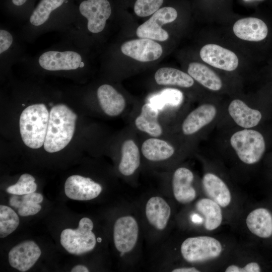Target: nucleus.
<instances>
[{
	"mask_svg": "<svg viewBox=\"0 0 272 272\" xmlns=\"http://www.w3.org/2000/svg\"><path fill=\"white\" fill-rule=\"evenodd\" d=\"M224 146L230 150L243 164H256L266 150V142L262 133L256 128H232L224 130Z\"/></svg>",
	"mask_w": 272,
	"mask_h": 272,
	"instance_id": "f257e3e1",
	"label": "nucleus"
},
{
	"mask_svg": "<svg viewBox=\"0 0 272 272\" xmlns=\"http://www.w3.org/2000/svg\"><path fill=\"white\" fill-rule=\"evenodd\" d=\"M77 119V114L65 104H56L51 108L43 145L46 152H58L69 144L74 134Z\"/></svg>",
	"mask_w": 272,
	"mask_h": 272,
	"instance_id": "f03ea898",
	"label": "nucleus"
},
{
	"mask_svg": "<svg viewBox=\"0 0 272 272\" xmlns=\"http://www.w3.org/2000/svg\"><path fill=\"white\" fill-rule=\"evenodd\" d=\"M49 112L44 104L27 107L19 119L20 131L23 143L31 149H38L44 143Z\"/></svg>",
	"mask_w": 272,
	"mask_h": 272,
	"instance_id": "7ed1b4c3",
	"label": "nucleus"
},
{
	"mask_svg": "<svg viewBox=\"0 0 272 272\" xmlns=\"http://www.w3.org/2000/svg\"><path fill=\"white\" fill-rule=\"evenodd\" d=\"M223 104L215 101L205 102L190 112L183 119L181 129L185 136L202 131L209 132L217 126L221 116Z\"/></svg>",
	"mask_w": 272,
	"mask_h": 272,
	"instance_id": "20e7f679",
	"label": "nucleus"
},
{
	"mask_svg": "<svg viewBox=\"0 0 272 272\" xmlns=\"http://www.w3.org/2000/svg\"><path fill=\"white\" fill-rule=\"evenodd\" d=\"M223 251V245L219 240L207 235L188 237L180 246L182 257L191 263L215 259L221 255Z\"/></svg>",
	"mask_w": 272,
	"mask_h": 272,
	"instance_id": "39448f33",
	"label": "nucleus"
},
{
	"mask_svg": "<svg viewBox=\"0 0 272 272\" xmlns=\"http://www.w3.org/2000/svg\"><path fill=\"white\" fill-rule=\"evenodd\" d=\"M93 223L89 218H82L76 229H65L60 235V243L69 253L80 255L92 251L96 239L92 232Z\"/></svg>",
	"mask_w": 272,
	"mask_h": 272,
	"instance_id": "423d86ee",
	"label": "nucleus"
},
{
	"mask_svg": "<svg viewBox=\"0 0 272 272\" xmlns=\"http://www.w3.org/2000/svg\"><path fill=\"white\" fill-rule=\"evenodd\" d=\"M177 16V11L172 7H165L159 9L147 21L138 27L136 34L140 38L166 41L169 35L162 26L174 21Z\"/></svg>",
	"mask_w": 272,
	"mask_h": 272,
	"instance_id": "0eeeda50",
	"label": "nucleus"
},
{
	"mask_svg": "<svg viewBox=\"0 0 272 272\" xmlns=\"http://www.w3.org/2000/svg\"><path fill=\"white\" fill-rule=\"evenodd\" d=\"M139 227L136 219L130 215L118 218L113 228L116 249L121 253H128L135 247L139 237Z\"/></svg>",
	"mask_w": 272,
	"mask_h": 272,
	"instance_id": "6e6552de",
	"label": "nucleus"
},
{
	"mask_svg": "<svg viewBox=\"0 0 272 272\" xmlns=\"http://www.w3.org/2000/svg\"><path fill=\"white\" fill-rule=\"evenodd\" d=\"M79 11L87 20L88 30L94 34L104 30L111 14V5L108 0L83 1L80 4Z\"/></svg>",
	"mask_w": 272,
	"mask_h": 272,
	"instance_id": "1a4fd4ad",
	"label": "nucleus"
},
{
	"mask_svg": "<svg viewBox=\"0 0 272 272\" xmlns=\"http://www.w3.org/2000/svg\"><path fill=\"white\" fill-rule=\"evenodd\" d=\"M38 63L42 69L50 71L75 70L84 65L81 55L73 51H46L39 56Z\"/></svg>",
	"mask_w": 272,
	"mask_h": 272,
	"instance_id": "9d476101",
	"label": "nucleus"
},
{
	"mask_svg": "<svg viewBox=\"0 0 272 272\" xmlns=\"http://www.w3.org/2000/svg\"><path fill=\"white\" fill-rule=\"evenodd\" d=\"M199 55L206 63L227 72L235 71L239 64L238 58L235 53L216 44L204 45Z\"/></svg>",
	"mask_w": 272,
	"mask_h": 272,
	"instance_id": "9b49d317",
	"label": "nucleus"
},
{
	"mask_svg": "<svg viewBox=\"0 0 272 272\" xmlns=\"http://www.w3.org/2000/svg\"><path fill=\"white\" fill-rule=\"evenodd\" d=\"M123 54L141 62L158 59L163 53L161 45L148 38L133 39L123 43L121 46Z\"/></svg>",
	"mask_w": 272,
	"mask_h": 272,
	"instance_id": "f8f14e48",
	"label": "nucleus"
},
{
	"mask_svg": "<svg viewBox=\"0 0 272 272\" xmlns=\"http://www.w3.org/2000/svg\"><path fill=\"white\" fill-rule=\"evenodd\" d=\"M101 185L91 178L74 175L67 178L64 184L66 195L77 200H89L97 197L101 192Z\"/></svg>",
	"mask_w": 272,
	"mask_h": 272,
	"instance_id": "ddd939ff",
	"label": "nucleus"
},
{
	"mask_svg": "<svg viewBox=\"0 0 272 272\" xmlns=\"http://www.w3.org/2000/svg\"><path fill=\"white\" fill-rule=\"evenodd\" d=\"M194 174L185 167H180L173 173L172 187L173 196L177 201L183 205L193 201L197 195L193 186Z\"/></svg>",
	"mask_w": 272,
	"mask_h": 272,
	"instance_id": "4468645a",
	"label": "nucleus"
},
{
	"mask_svg": "<svg viewBox=\"0 0 272 272\" xmlns=\"http://www.w3.org/2000/svg\"><path fill=\"white\" fill-rule=\"evenodd\" d=\"M202 189L207 197L215 201L222 208H227L232 202L230 189L225 181L217 173L205 172L201 179Z\"/></svg>",
	"mask_w": 272,
	"mask_h": 272,
	"instance_id": "2eb2a0df",
	"label": "nucleus"
},
{
	"mask_svg": "<svg viewBox=\"0 0 272 272\" xmlns=\"http://www.w3.org/2000/svg\"><path fill=\"white\" fill-rule=\"evenodd\" d=\"M41 254V250L35 242L26 241L10 250L9 253V263L19 271L25 272L34 265Z\"/></svg>",
	"mask_w": 272,
	"mask_h": 272,
	"instance_id": "dca6fc26",
	"label": "nucleus"
},
{
	"mask_svg": "<svg viewBox=\"0 0 272 272\" xmlns=\"http://www.w3.org/2000/svg\"><path fill=\"white\" fill-rule=\"evenodd\" d=\"M234 34L239 38L248 41H260L266 38L268 29L265 23L255 17L237 20L233 26Z\"/></svg>",
	"mask_w": 272,
	"mask_h": 272,
	"instance_id": "f3484780",
	"label": "nucleus"
},
{
	"mask_svg": "<svg viewBox=\"0 0 272 272\" xmlns=\"http://www.w3.org/2000/svg\"><path fill=\"white\" fill-rule=\"evenodd\" d=\"M171 214L168 202L162 197L152 196L147 201L145 215L149 223L155 229L163 230L167 227Z\"/></svg>",
	"mask_w": 272,
	"mask_h": 272,
	"instance_id": "a211bd4d",
	"label": "nucleus"
},
{
	"mask_svg": "<svg viewBox=\"0 0 272 272\" xmlns=\"http://www.w3.org/2000/svg\"><path fill=\"white\" fill-rule=\"evenodd\" d=\"M97 98L103 111L108 115L115 116L120 114L125 106L123 96L112 86L103 84L97 91Z\"/></svg>",
	"mask_w": 272,
	"mask_h": 272,
	"instance_id": "6ab92c4d",
	"label": "nucleus"
},
{
	"mask_svg": "<svg viewBox=\"0 0 272 272\" xmlns=\"http://www.w3.org/2000/svg\"><path fill=\"white\" fill-rule=\"evenodd\" d=\"M245 222L247 229L254 235L261 238L272 236V214L267 209L253 210L247 215Z\"/></svg>",
	"mask_w": 272,
	"mask_h": 272,
	"instance_id": "aec40b11",
	"label": "nucleus"
},
{
	"mask_svg": "<svg viewBox=\"0 0 272 272\" xmlns=\"http://www.w3.org/2000/svg\"><path fill=\"white\" fill-rule=\"evenodd\" d=\"M187 73L194 80L209 91L218 92L223 89L224 84L221 77L203 63L197 62L190 63Z\"/></svg>",
	"mask_w": 272,
	"mask_h": 272,
	"instance_id": "412c9836",
	"label": "nucleus"
},
{
	"mask_svg": "<svg viewBox=\"0 0 272 272\" xmlns=\"http://www.w3.org/2000/svg\"><path fill=\"white\" fill-rule=\"evenodd\" d=\"M196 210L203 217V227L209 231L218 229L223 219L222 208L208 197L201 198L195 203Z\"/></svg>",
	"mask_w": 272,
	"mask_h": 272,
	"instance_id": "4be33fe9",
	"label": "nucleus"
},
{
	"mask_svg": "<svg viewBox=\"0 0 272 272\" xmlns=\"http://www.w3.org/2000/svg\"><path fill=\"white\" fill-rule=\"evenodd\" d=\"M159 110L150 103L142 107L140 114L136 118L135 124L140 130L156 137L162 133V128L158 120Z\"/></svg>",
	"mask_w": 272,
	"mask_h": 272,
	"instance_id": "5701e85b",
	"label": "nucleus"
},
{
	"mask_svg": "<svg viewBox=\"0 0 272 272\" xmlns=\"http://www.w3.org/2000/svg\"><path fill=\"white\" fill-rule=\"evenodd\" d=\"M155 80L160 85H172L186 88L191 87L194 84V80L188 73L169 67L158 70L155 74Z\"/></svg>",
	"mask_w": 272,
	"mask_h": 272,
	"instance_id": "b1692460",
	"label": "nucleus"
},
{
	"mask_svg": "<svg viewBox=\"0 0 272 272\" xmlns=\"http://www.w3.org/2000/svg\"><path fill=\"white\" fill-rule=\"evenodd\" d=\"M141 151L144 156L151 161H160L171 158L175 149L165 141L157 138H150L143 144Z\"/></svg>",
	"mask_w": 272,
	"mask_h": 272,
	"instance_id": "393cba45",
	"label": "nucleus"
},
{
	"mask_svg": "<svg viewBox=\"0 0 272 272\" xmlns=\"http://www.w3.org/2000/svg\"><path fill=\"white\" fill-rule=\"evenodd\" d=\"M43 199L39 193L32 192L24 195L13 194L9 200L11 206L17 209L18 214L22 217L34 215L41 209L39 205Z\"/></svg>",
	"mask_w": 272,
	"mask_h": 272,
	"instance_id": "a878e982",
	"label": "nucleus"
},
{
	"mask_svg": "<svg viewBox=\"0 0 272 272\" xmlns=\"http://www.w3.org/2000/svg\"><path fill=\"white\" fill-rule=\"evenodd\" d=\"M140 165V154L137 145L131 140L124 141L121 147L119 171L124 176H130L136 171Z\"/></svg>",
	"mask_w": 272,
	"mask_h": 272,
	"instance_id": "bb28decb",
	"label": "nucleus"
},
{
	"mask_svg": "<svg viewBox=\"0 0 272 272\" xmlns=\"http://www.w3.org/2000/svg\"><path fill=\"white\" fill-rule=\"evenodd\" d=\"M183 101V93L175 88L165 89L159 94L152 96L149 100L150 103L158 110L166 106L178 108L182 105Z\"/></svg>",
	"mask_w": 272,
	"mask_h": 272,
	"instance_id": "cd10ccee",
	"label": "nucleus"
},
{
	"mask_svg": "<svg viewBox=\"0 0 272 272\" xmlns=\"http://www.w3.org/2000/svg\"><path fill=\"white\" fill-rule=\"evenodd\" d=\"M65 0H41L33 10L29 18L31 24L39 26L49 19L51 13L60 7Z\"/></svg>",
	"mask_w": 272,
	"mask_h": 272,
	"instance_id": "c85d7f7f",
	"label": "nucleus"
},
{
	"mask_svg": "<svg viewBox=\"0 0 272 272\" xmlns=\"http://www.w3.org/2000/svg\"><path fill=\"white\" fill-rule=\"evenodd\" d=\"M19 224L17 214L10 207L0 206V237L4 238L13 232Z\"/></svg>",
	"mask_w": 272,
	"mask_h": 272,
	"instance_id": "c756f323",
	"label": "nucleus"
},
{
	"mask_svg": "<svg viewBox=\"0 0 272 272\" xmlns=\"http://www.w3.org/2000/svg\"><path fill=\"white\" fill-rule=\"evenodd\" d=\"M35 181L34 177L31 175L27 173L23 174L20 177L17 182L9 186L6 191L9 193L17 195H24L34 192L37 189V184Z\"/></svg>",
	"mask_w": 272,
	"mask_h": 272,
	"instance_id": "7c9ffc66",
	"label": "nucleus"
},
{
	"mask_svg": "<svg viewBox=\"0 0 272 272\" xmlns=\"http://www.w3.org/2000/svg\"><path fill=\"white\" fill-rule=\"evenodd\" d=\"M164 0H137L134 5V12L140 17L153 14L162 5Z\"/></svg>",
	"mask_w": 272,
	"mask_h": 272,
	"instance_id": "2f4dec72",
	"label": "nucleus"
},
{
	"mask_svg": "<svg viewBox=\"0 0 272 272\" xmlns=\"http://www.w3.org/2000/svg\"><path fill=\"white\" fill-rule=\"evenodd\" d=\"M226 272H259L261 271L259 264L254 261L248 262L243 266L236 264L228 266L225 269Z\"/></svg>",
	"mask_w": 272,
	"mask_h": 272,
	"instance_id": "473e14b6",
	"label": "nucleus"
},
{
	"mask_svg": "<svg viewBox=\"0 0 272 272\" xmlns=\"http://www.w3.org/2000/svg\"><path fill=\"white\" fill-rule=\"evenodd\" d=\"M13 42V37L12 34L4 29L0 30V53L2 54L8 50L12 45Z\"/></svg>",
	"mask_w": 272,
	"mask_h": 272,
	"instance_id": "72a5a7b5",
	"label": "nucleus"
},
{
	"mask_svg": "<svg viewBox=\"0 0 272 272\" xmlns=\"http://www.w3.org/2000/svg\"><path fill=\"white\" fill-rule=\"evenodd\" d=\"M200 270L194 266H184L175 268L172 269V272H199Z\"/></svg>",
	"mask_w": 272,
	"mask_h": 272,
	"instance_id": "f704fd0d",
	"label": "nucleus"
},
{
	"mask_svg": "<svg viewBox=\"0 0 272 272\" xmlns=\"http://www.w3.org/2000/svg\"><path fill=\"white\" fill-rule=\"evenodd\" d=\"M72 272H88L89 271L88 268L83 265H78L71 269Z\"/></svg>",
	"mask_w": 272,
	"mask_h": 272,
	"instance_id": "c9c22d12",
	"label": "nucleus"
},
{
	"mask_svg": "<svg viewBox=\"0 0 272 272\" xmlns=\"http://www.w3.org/2000/svg\"><path fill=\"white\" fill-rule=\"evenodd\" d=\"M27 0H12L13 4L16 6L23 5Z\"/></svg>",
	"mask_w": 272,
	"mask_h": 272,
	"instance_id": "e433bc0d",
	"label": "nucleus"
},
{
	"mask_svg": "<svg viewBox=\"0 0 272 272\" xmlns=\"http://www.w3.org/2000/svg\"><path fill=\"white\" fill-rule=\"evenodd\" d=\"M97 240L98 242H100L101 241V239L100 238H98Z\"/></svg>",
	"mask_w": 272,
	"mask_h": 272,
	"instance_id": "4c0bfd02",
	"label": "nucleus"
},
{
	"mask_svg": "<svg viewBox=\"0 0 272 272\" xmlns=\"http://www.w3.org/2000/svg\"><path fill=\"white\" fill-rule=\"evenodd\" d=\"M245 1H250V0H244Z\"/></svg>",
	"mask_w": 272,
	"mask_h": 272,
	"instance_id": "58836bf2",
	"label": "nucleus"
}]
</instances>
